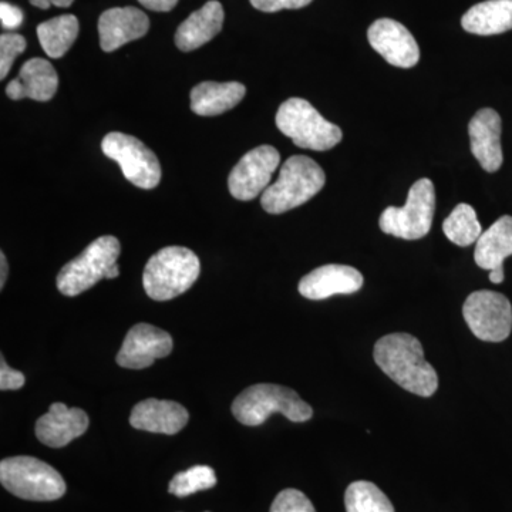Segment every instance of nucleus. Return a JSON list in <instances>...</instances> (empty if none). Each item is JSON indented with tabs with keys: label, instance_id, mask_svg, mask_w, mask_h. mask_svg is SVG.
Here are the masks:
<instances>
[{
	"label": "nucleus",
	"instance_id": "c756f323",
	"mask_svg": "<svg viewBox=\"0 0 512 512\" xmlns=\"http://www.w3.org/2000/svg\"><path fill=\"white\" fill-rule=\"evenodd\" d=\"M249 2L261 12L274 13L284 9L305 8L312 0H249Z\"/></svg>",
	"mask_w": 512,
	"mask_h": 512
},
{
	"label": "nucleus",
	"instance_id": "f03ea898",
	"mask_svg": "<svg viewBox=\"0 0 512 512\" xmlns=\"http://www.w3.org/2000/svg\"><path fill=\"white\" fill-rule=\"evenodd\" d=\"M325 171L306 156H293L282 165L275 184L262 192V208L268 214H284L312 200L325 187Z\"/></svg>",
	"mask_w": 512,
	"mask_h": 512
},
{
	"label": "nucleus",
	"instance_id": "6ab92c4d",
	"mask_svg": "<svg viewBox=\"0 0 512 512\" xmlns=\"http://www.w3.org/2000/svg\"><path fill=\"white\" fill-rule=\"evenodd\" d=\"M190 414L183 404L171 400L147 399L136 404L130 424L137 430L173 436L184 429Z\"/></svg>",
	"mask_w": 512,
	"mask_h": 512
},
{
	"label": "nucleus",
	"instance_id": "0eeeda50",
	"mask_svg": "<svg viewBox=\"0 0 512 512\" xmlns=\"http://www.w3.org/2000/svg\"><path fill=\"white\" fill-rule=\"evenodd\" d=\"M121 254L119 239L106 235L93 241L82 254L63 266L57 275V289L64 296H77L89 291L109 275Z\"/></svg>",
	"mask_w": 512,
	"mask_h": 512
},
{
	"label": "nucleus",
	"instance_id": "5701e85b",
	"mask_svg": "<svg viewBox=\"0 0 512 512\" xmlns=\"http://www.w3.org/2000/svg\"><path fill=\"white\" fill-rule=\"evenodd\" d=\"M511 255L512 217L504 215L478 238L474 259L480 268L493 271L495 268H501L505 259Z\"/></svg>",
	"mask_w": 512,
	"mask_h": 512
},
{
	"label": "nucleus",
	"instance_id": "7ed1b4c3",
	"mask_svg": "<svg viewBox=\"0 0 512 512\" xmlns=\"http://www.w3.org/2000/svg\"><path fill=\"white\" fill-rule=\"evenodd\" d=\"M274 413L293 423H305L313 416L312 407L295 390L279 384H254L232 403V414L245 426H261Z\"/></svg>",
	"mask_w": 512,
	"mask_h": 512
},
{
	"label": "nucleus",
	"instance_id": "f3484780",
	"mask_svg": "<svg viewBox=\"0 0 512 512\" xmlns=\"http://www.w3.org/2000/svg\"><path fill=\"white\" fill-rule=\"evenodd\" d=\"M150 29V19L143 10L127 6L101 13L99 19L100 47L110 53L133 40L141 39Z\"/></svg>",
	"mask_w": 512,
	"mask_h": 512
},
{
	"label": "nucleus",
	"instance_id": "a211bd4d",
	"mask_svg": "<svg viewBox=\"0 0 512 512\" xmlns=\"http://www.w3.org/2000/svg\"><path fill=\"white\" fill-rule=\"evenodd\" d=\"M59 87V76L52 63L46 59H30L23 64L19 76L6 86L10 100L32 99L49 101L55 97Z\"/></svg>",
	"mask_w": 512,
	"mask_h": 512
},
{
	"label": "nucleus",
	"instance_id": "393cba45",
	"mask_svg": "<svg viewBox=\"0 0 512 512\" xmlns=\"http://www.w3.org/2000/svg\"><path fill=\"white\" fill-rule=\"evenodd\" d=\"M443 232L448 241L458 247H470L483 234L477 212L471 205L458 204L443 222Z\"/></svg>",
	"mask_w": 512,
	"mask_h": 512
},
{
	"label": "nucleus",
	"instance_id": "a878e982",
	"mask_svg": "<svg viewBox=\"0 0 512 512\" xmlns=\"http://www.w3.org/2000/svg\"><path fill=\"white\" fill-rule=\"evenodd\" d=\"M346 512H394L392 501L370 481H355L345 494Z\"/></svg>",
	"mask_w": 512,
	"mask_h": 512
},
{
	"label": "nucleus",
	"instance_id": "2eb2a0df",
	"mask_svg": "<svg viewBox=\"0 0 512 512\" xmlns=\"http://www.w3.org/2000/svg\"><path fill=\"white\" fill-rule=\"evenodd\" d=\"M501 130L503 123L500 114L493 109L478 110L468 124L471 153L487 173H497L503 165Z\"/></svg>",
	"mask_w": 512,
	"mask_h": 512
},
{
	"label": "nucleus",
	"instance_id": "f8f14e48",
	"mask_svg": "<svg viewBox=\"0 0 512 512\" xmlns=\"http://www.w3.org/2000/svg\"><path fill=\"white\" fill-rule=\"evenodd\" d=\"M173 346L170 333L148 323H138L128 330L117 363L124 369H146L157 359L170 355Z\"/></svg>",
	"mask_w": 512,
	"mask_h": 512
},
{
	"label": "nucleus",
	"instance_id": "cd10ccee",
	"mask_svg": "<svg viewBox=\"0 0 512 512\" xmlns=\"http://www.w3.org/2000/svg\"><path fill=\"white\" fill-rule=\"evenodd\" d=\"M26 39L18 33H3L0 36V79H6L16 57L26 49Z\"/></svg>",
	"mask_w": 512,
	"mask_h": 512
},
{
	"label": "nucleus",
	"instance_id": "2f4dec72",
	"mask_svg": "<svg viewBox=\"0 0 512 512\" xmlns=\"http://www.w3.org/2000/svg\"><path fill=\"white\" fill-rule=\"evenodd\" d=\"M0 19H2L3 28L18 29L23 22L22 10L10 3H0Z\"/></svg>",
	"mask_w": 512,
	"mask_h": 512
},
{
	"label": "nucleus",
	"instance_id": "aec40b11",
	"mask_svg": "<svg viewBox=\"0 0 512 512\" xmlns=\"http://www.w3.org/2000/svg\"><path fill=\"white\" fill-rule=\"evenodd\" d=\"M224 8L218 0H210L181 23L175 33V45L181 52H192L211 42L224 26Z\"/></svg>",
	"mask_w": 512,
	"mask_h": 512
},
{
	"label": "nucleus",
	"instance_id": "39448f33",
	"mask_svg": "<svg viewBox=\"0 0 512 512\" xmlns=\"http://www.w3.org/2000/svg\"><path fill=\"white\" fill-rule=\"evenodd\" d=\"M0 483L10 494L28 501H55L66 494L59 471L29 456L9 457L0 463Z\"/></svg>",
	"mask_w": 512,
	"mask_h": 512
},
{
	"label": "nucleus",
	"instance_id": "9b49d317",
	"mask_svg": "<svg viewBox=\"0 0 512 512\" xmlns=\"http://www.w3.org/2000/svg\"><path fill=\"white\" fill-rule=\"evenodd\" d=\"M281 154L272 146L256 147L235 165L228 178L229 192L239 201H251L264 192L278 170Z\"/></svg>",
	"mask_w": 512,
	"mask_h": 512
},
{
	"label": "nucleus",
	"instance_id": "f257e3e1",
	"mask_svg": "<svg viewBox=\"0 0 512 512\" xmlns=\"http://www.w3.org/2000/svg\"><path fill=\"white\" fill-rule=\"evenodd\" d=\"M376 365L407 392L430 397L439 387L436 369L424 359L420 340L409 333H392L377 340Z\"/></svg>",
	"mask_w": 512,
	"mask_h": 512
},
{
	"label": "nucleus",
	"instance_id": "6e6552de",
	"mask_svg": "<svg viewBox=\"0 0 512 512\" xmlns=\"http://www.w3.org/2000/svg\"><path fill=\"white\" fill-rule=\"evenodd\" d=\"M436 211V188L429 178H421L410 188L403 208L389 207L380 217V229L396 238L416 241L429 234Z\"/></svg>",
	"mask_w": 512,
	"mask_h": 512
},
{
	"label": "nucleus",
	"instance_id": "72a5a7b5",
	"mask_svg": "<svg viewBox=\"0 0 512 512\" xmlns=\"http://www.w3.org/2000/svg\"><path fill=\"white\" fill-rule=\"evenodd\" d=\"M33 6L40 9H49L50 6H57V8H69L73 5L74 0H29Z\"/></svg>",
	"mask_w": 512,
	"mask_h": 512
},
{
	"label": "nucleus",
	"instance_id": "dca6fc26",
	"mask_svg": "<svg viewBox=\"0 0 512 512\" xmlns=\"http://www.w3.org/2000/svg\"><path fill=\"white\" fill-rule=\"evenodd\" d=\"M89 416L82 409L53 403L49 412L36 423V437L47 447H66L89 429Z\"/></svg>",
	"mask_w": 512,
	"mask_h": 512
},
{
	"label": "nucleus",
	"instance_id": "412c9836",
	"mask_svg": "<svg viewBox=\"0 0 512 512\" xmlns=\"http://www.w3.org/2000/svg\"><path fill=\"white\" fill-rule=\"evenodd\" d=\"M247 87L238 82H204L191 90V110L202 117L220 116L238 106Z\"/></svg>",
	"mask_w": 512,
	"mask_h": 512
},
{
	"label": "nucleus",
	"instance_id": "c85d7f7f",
	"mask_svg": "<svg viewBox=\"0 0 512 512\" xmlns=\"http://www.w3.org/2000/svg\"><path fill=\"white\" fill-rule=\"evenodd\" d=\"M271 512H316L315 507L302 491L295 488L281 491L271 505Z\"/></svg>",
	"mask_w": 512,
	"mask_h": 512
},
{
	"label": "nucleus",
	"instance_id": "bb28decb",
	"mask_svg": "<svg viewBox=\"0 0 512 512\" xmlns=\"http://www.w3.org/2000/svg\"><path fill=\"white\" fill-rule=\"evenodd\" d=\"M217 485L215 471L208 466H195L175 474L168 485V493L178 498L188 497Z\"/></svg>",
	"mask_w": 512,
	"mask_h": 512
},
{
	"label": "nucleus",
	"instance_id": "1a4fd4ad",
	"mask_svg": "<svg viewBox=\"0 0 512 512\" xmlns=\"http://www.w3.org/2000/svg\"><path fill=\"white\" fill-rule=\"evenodd\" d=\"M104 156L119 163L124 177L143 190H153L161 181V164L156 154L138 138L110 133L101 141Z\"/></svg>",
	"mask_w": 512,
	"mask_h": 512
},
{
	"label": "nucleus",
	"instance_id": "4be33fe9",
	"mask_svg": "<svg viewBox=\"0 0 512 512\" xmlns=\"http://www.w3.org/2000/svg\"><path fill=\"white\" fill-rule=\"evenodd\" d=\"M461 26L478 36L508 32L512 29V0H487L474 5L461 19Z\"/></svg>",
	"mask_w": 512,
	"mask_h": 512
},
{
	"label": "nucleus",
	"instance_id": "e433bc0d",
	"mask_svg": "<svg viewBox=\"0 0 512 512\" xmlns=\"http://www.w3.org/2000/svg\"><path fill=\"white\" fill-rule=\"evenodd\" d=\"M120 275L119 265H114L113 268L110 269L109 275H107V279H114Z\"/></svg>",
	"mask_w": 512,
	"mask_h": 512
},
{
	"label": "nucleus",
	"instance_id": "4468645a",
	"mask_svg": "<svg viewBox=\"0 0 512 512\" xmlns=\"http://www.w3.org/2000/svg\"><path fill=\"white\" fill-rule=\"evenodd\" d=\"M363 286V275L353 266L330 264L320 266L303 276L299 293L311 301H323L330 296L352 295Z\"/></svg>",
	"mask_w": 512,
	"mask_h": 512
},
{
	"label": "nucleus",
	"instance_id": "9d476101",
	"mask_svg": "<svg viewBox=\"0 0 512 512\" xmlns=\"http://www.w3.org/2000/svg\"><path fill=\"white\" fill-rule=\"evenodd\" d=\"M463 316L473 335L484 342H504L511 335L512 306L503 293H471L464 302Z\"/></svg>",
	"mask_w": 512,
	"mask_h": 512
},
{
	"label": "nucleus",
	"instance_id": "20e7f679",
	"mask_svg": "<svg viewBox=\"0 0 512 512\" xmlns=\"http://www.w3.org/2000/svg\"><path fill=\"white\" fill-rule=\"evenodd\" d=\"M200 258L184 247H167L151 256L144 268L143 285L151 299L171 301L200 278Z\"/></svg>",
	"mask_w": 512,
	"mask_h": 512
},
{
	"label": "nucleus",
	"instance_id": "7c9ffc66",
	"mask_svg": "<svg viewBox=\"0 0 512 512\" xmlns=\"http://www.w3.org/2000/svg\"><path fill=\"white\" fill-rule=\"evenodd\" d=\"M25 382V375L9 367L2 356V359H0V390H3V392L5 390H19L22 389Z\"/></svg>",
	"mask_w": 512,
	"mask_h": 512
},
{
	"label": "nucleus",
	"instance_id": "ddd939ff",
	"mask_svg": "<svg viewBox=\"0 0 512 512\" xmlns=\"http://www.w3.org/2000/svg\"><path fill=\"white\" fill-rule=\"evenodd\" d=\"M370 46L392 66L412 69L420 60V47L406 26L393 19H379L367 30Z\"/></svg>",
	"mask_w": 512,
	"mask_h": 512
},
{
	"label": "nucleus",
	"instance_id": "473e14b6",
	"mask_svg": "<svg viewBox=\"0 0 512 512\" xmlns=\"http://www.w3.org/2000/svg\"><path fill=\"white\" fill-rule=\"evenodd\" d=\"M144 8L154 12H170L177 6L178 0H138Z\"/></svg>",
	"mask_w": 512,
	"mask_h": 512
},
{
	"label": "nucleus",
	"instance_id": "b1692460",
	"mask_svg": "<svg viewBox=\"0 0 512 512\" xmlns=\"http://www.w3.org/2000/svg\"><path fill=\"white\" fill-rule=\"evenodd\" d=\"M79 29V19L76 16H57L37 26V37L47 56L60 59L76 42Z\"/></svg>",
	"mask_w": 512,
	"mask_h": 512
},
{
	"label": "nucleus",
	"instance_id": "f704fd0d",
	"mask_svg": "<svg viewBox=\"0 0 512 512\" xmlns=\"http://www.w3.org/2000/svg\"><path fill=\"white\" fill-rule=\"evenodd\" d=\"M0 266H2V272H0V289L5 288L6 279H8V261H6L5 254H0Z\"/></svg>",
	"mask_w": 512,
	"mask_h": 512
},
{
	"label": "nucleus",
	"instance_id": "423d86ee",
	"mask_svg": "<svg viewBox=\"0 0 512 512\" xmlns=\"http://www.w3.org/2000/svg\"><path fill=\"white\" fill-rule=\"evenodd\" d=\"M276 127L291 138L295 146L313 151H328L342 141V130L330 123L309 101L293 97L276 113Z\"/></svg>",
	"mask_w": 512,
	"mask_h": 512
},
{
	"label": "nucleus",
	"instance_id": "c9c22d12",
	"mask_svg": "<svg viewBox=\"0 0 512 512\" xmlns=\"http://www.w3.org/2000/svg\"><path fill=\"white\" fill-rule=\"evenodd\" d=\"M505 275H504V268L501 266V268H495L493 271H490V281L493 282V284H501V282L504 281Z\"/></svg>",
	"mask_w": 512,
	"mask_h": 512
}]
</instances>
